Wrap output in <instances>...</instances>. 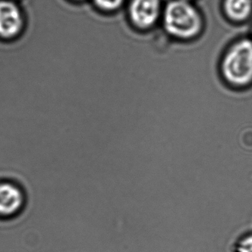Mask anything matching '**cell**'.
<instances>
[{
  "label": "cell",
  "mask_w": 252,
  "mask_h": 252,
  "mask_svg": "<svg viewBox=\"0 0 252 252\" xmlns=\"http://www.w3.org/2000/svg\"><path fill=\"white\" fill-rule=\"evenodd\" d=\"M204 20L201 11L188 0H170L163 13V28L170 36L189 41L199 37Z\"/></svg>",
  "instance_id": "1"
},
{
  "label": "cell",
  "mask_w": 252,
  "mask_h": 252,
  "mask_svg": "<svg viewBox=\"0 0 252 252\" xmlns=\"http://www.w3.org/2000/svg\"><path fill=\"white\" fill-rule=\"evenodd\" d=\"M94 5L102 11L114 13L122 8L125 0H93Z\"/></svg>",
  "instance_id": "7"
},
{
  "label": "cell",
  "mask_w": 252,
  "mask_h": 252,
  "mask_svg": "<svg viewBox=\"0 0 252 252\" xmlns=\"http://www.w3.org/2000/svg\"></svg>",
  "instance_id": "12"
},
{
  "label": "cell",
  "mask_w": 252,
  "mask_h": 252,
  "mask_svg": "<svg viewBox=\"0 0 252 252\" xmlns=\"http://www.w3.org/2000/svg\"><path fill=\"white\" fill-rule=\"evenodd\" d=\"M28 26L22 4L12 0H0V41L14 42L25 35Z\"/></svg>",
  "instance_id": "3"
},
{
  "label": "cell",
  "mask_w": 252,
  "mask_h": 252,
  "mask_svg": "<svg viewBox=\"0 0 252 252\" xmlns=\"http://www.w3.org/2000/svg\"><path fill=\"white\" fill-rule=\"evenodd\" d=\"M73 1H86V0H73Z\"/></svg>",
  "instance_id": "9"
},
{
  "label": "cell",
  "mask_w": 252,
  "mask_h": 252,
  "mask_svg": "<svg viewBox=\"0 0 252 252\" xmlns=\"http://www.w3.org/2000/svg\"></svg>",
  "instance_id": "11"
},
{
  "label": "cell",
  "mask_w": 252,
  "mask_h": 252,
  "mask_svg": "<svg viewBox=\"0 0 252 252\" xmlns=\"http://www.w3.org/2000/svg\"><path fill=\"white\" fill-rule=\"evenodd\" d=\"M12 1H22V0H12Z\"/></svg>",
  "instance_id": "10"
},
{
  "label": "cell",
  "mask_w": 252,
  "mask_h": 252,
  "mask_svg": "<svg viewBox=\"0 0 252 252\" xmlns=\"http://www.w3.org/2000/svg\"><path fill=\"white\" fill-rule=\"evenodd\" d=\"M223 78L231 85L245 87L252 82V40L241 38L225 53L220 65Z\"/></svg>",
  "instance_id": "2"
},
{
  "label": "cell",
  "mask_w": 252,
  "mask_h": 252,
  "mask_svg": "<svg viewBox=\"0 0 252 252\" xmlns=\"http://www.w3.org/2000/svg\"><path fill=\"white\" fill-rule=\"evenodd\" d=\"M235 252H252V234L242 237L236 243Z\"/></svg>",
  "instance_id": "8"
},
{
  "label": "cell",
  "mask_w": 252,
  "mask_h": 252,
  "mask_svg": "<svg viewBox=\"0 0 252 252\" xmlns=\"http://www.w3.org/2000/svg\"><path fill=\"white\" fill-rule=\"evenodd\" d=\"M223 10L232 22H244L252 15V0H223Z\"/></svg>",
  "instance_id": "6"
},
{
  "label": "cell",
  "mask_w": 252,
  "mask_h": 252,
  "mask_svg": "<svg viewBox=\"0 0 252 252\" xmlns=\"http://www.w3.org/2000/svg\"><path fill=\"white\" fill-rule=\"evenodd\" d=\"M161 9L160 0H130L127 14L131 23L141 31L154 28Z\"/></svg>",
  "instance_id": "4"
},
{
  "label": "cell",
  "mask_w": 252,
  "mask_h": 252,
  "mask_svg": "<svg viewBox=\"0 0 252 252\" xmlns=\"http://www.w3.org/2000/svg\"><path fill=\"white\" fill-rule=\"evenodd\" d=\"M23 195L19 188L8 183H0V216H13L22 208Z\"/></svg>",
  "instance_id": "5"
}]
</instances>
